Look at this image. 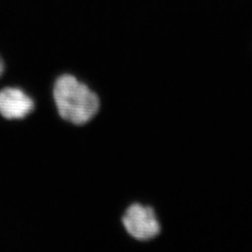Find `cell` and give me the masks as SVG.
Wrapping results in <instances>:
<instances>
[{
	"mask_svg": "<svg viewBox=\"0 0 252 252\" xmlns=\"http://www.w3.org/2000/svg\"><path fill=\"white\" fill-rule=\"evenodd\" d=\"M54 98L59 115L76 126L87 124L99 110L97 94L72 75L65 74L56 80Z\"/></svg>",
	"mask_w": 252,
	"mask_h": 252,
	"instance_id": "1",
	"label": "cell"
},
{
	"mask_svg": "<svg viewBox=\"0 0 252 252\" xmlns=\"http://www.w3.org/2000/svg\"><path fill=\"white\" fill-rule=\"evenodd\" d=\"M123 223L127 233L139 241L152 240L161 232L160 223L153 208L139 204L127 208Z\"/></svg>",
	"mask_w": 252,
	"mask_h": 252,
	"instance_id": "2",
	"label": "cell"
},
{
	"mask_svg": "<svg viewBox=\"0 0 252 252\" xmlns=\"http://www.w3.org/2000/svg\"><path fill=\"white\" fill-rule=\"evenodd\" d=\"M35 108V103L27 93L16 87L0 91V115L7 120H22Z\"/></svg>",
	"mask_w": 252,
	"mask_h": 252,
	"instance_id": "3",
	"label": "cell"
},
{
	"mask_svg": "<svg viewBox=\"0 0 252 252\" xmlns=\"http://www.w3.org/2000/svg\"><path fill=\"white\" fill-rule=\"evenodd\" d=\"M4 70H5V64H4V62H3L2 58L0 57V77L3 75Z\"/></svg>",
	"mask_w": 252,
	"mask_h": 252,
	"instance_id": "4",
	"label": "cell"
}]
</instances>
